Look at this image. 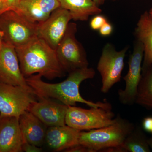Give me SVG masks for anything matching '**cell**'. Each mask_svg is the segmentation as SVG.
<instances>
[{
    "label": "cell",
    "instance_id": "4",
    "mask_svg": "<svg viewBox=\"0 0 152 152\" xmlns=\"http://www.w3.org/2000/svg\"><path fill=\"white\" fill-rule=\"evenodd\" d=\"M38 25L30 22L13 10L0 14V31L3 41L15 48L38 37Z\"/></svg>",
    "mask_w": 152,
    "mask_h": 152
},
{
    "label": "cell",
    "instance_id": "13",
    "mask_svg": "<svg viewBox=\"0 0 152 152\" xmlns=\"http://www.w3.org/2000/svg\"><path fill=\"white\" fill-rule=\"evenodd\" d=\"M19 118L0 117V152H23Z\"/></svg>",
    "mask_w": 152,
    "mask_h": 152
},
{
    "label": "cell",
    "instance_id": "2",
    "mask_svg": "<svg viewBox=\"0 0 152 152\" xmlns=\"http://www.w3.org/2000/svg\"><path fill=\"white\" fill-rule=\"evenodd\" d=\"M16 49L22 74L25 77L37 73L48 80L65 76L56 50L37 37Z\"/></svg>",
    "mask_w": 152,
    "mask_h": 152
},
{
    "label": "cell",
    "instance_id": "23",
    "mask_svg": "<svg viewBox=\"0 0 152 152\" xmlns=\"http://www.w3.org/2000/svg\"><path fill=\"white\" fill-rule=\"evenodd\" d=\"M20 1L21 0H1L6 11L9 10H15Z\"/></svg>",
    "mask_w": 152,
    "mask_h": 152
},
{
    "label": "cell",
    "instance_id": "24",
    "mask_svg": "<svg viewBox=\"0 0 152 152\" xmlns=\"http://www.w3.org/2000/svg\"><path fill=\"white\" fill-rule=\"evenodd\" d=\"M66 152H94L93 150L81 144H78L65 150Z\"/></svg>",
    "mask_w": 152,
    "mask_h": 152
},
{
    "label": "cell",
    "instance_id": "20",
    "mask_svg": "<svg viewBox=\"0 0 152 152\" xmlns=\"http://www.w3.org/2000/svg\"><path fill=\"white\" fill-rule=\"evenodd\" d=\"M121 146L126 152H151L148 139L140 128H134L125 139Z\"/></svg>",
    "mask_w": 152,
    "mask_h": 152
},
{
    "label": "cell",
    "instance_id": "10",
    "mask_svg": "<svg viewBox=\"0 0 152 152\" xmlns=\"http://www.w3.org/2000/svg\"><path fill=\"white\" fill-rule=\"evenodd\" d=\"M72 20L70 12L60 7L45 21L38 25L37 37L56 50Z\"/></svg>",
    "mask_w": 152,
    "mask_h": 152
},
{
    "label": "cell",
    "instance_id": "7",
    "mask_svg": "<svg viewBox=\"0 0 152 152\" xmlns=\"http://www.w3.org/2000/svg\"><path fill=\"white\" fill-rule=\"evenodd\" d=\"M34 90L30 87L0 82V117H15L27 111L31 103L37 100Z\"/></svg>",
    "mask_w": 152,
    "mask_h": 152
},
{
    "label": "cell",
    "instance_id": "9",
    "mask_svg": "<svg viewBox=\"0 0 152 152\" xmlns=\"http://www.w3.org/2000/svg\"><path fill=\"white\" fill-rule=\"evenodd\" d=\"M143 57V46L135 40L132 53L129 57L128 72L123 77L126 83L125 89L119 90L118 93L119 100L123 104L132 105L135 103L138 88L142 77Z\"/></svg>",
    "mask_w": 152,
    "mask_h": 152
},
{
    "label": "cell",
    "instance_id": "18",
    "mask_svg": "<svg viewBox=\"0 0 152 152\" xmlns=\"http://www.w3.org/2000/svg\"><path fill=\"white\" fill-rule=\"evenodd\" d=\"M60 7L70 13L75 21H86L91 16L100 14L102 10L94 0H58Z\"/></svg>",
    "mask_w": 152,
    "mask_h": 152
},
{
    "label": "cell",
    "instance_id": "1",
    "mask_svg": "<svg viewBox=\"0 0 152 152\" xmlns=\"http://www.w3.org/2000/svg\"><path fill=\"white\" fill-rule=\"evenodd\" d=\"M95 75L94 69L88 67L71 72L65 80L57 83L43 81L39 74L26 78V80L38 98L55 99L68 107L76 106L77 102L86 104L91 107L112 106L106 101L96 103L87 101L80 94L79 88L82 82L94 78Z\"/></svg>",
    "mask_w": 152,
    "mask_h": 152
},
{
    "label": "cell",
    "instance_id": "25",
    "mask_svg": "<svg viewBox=\"0 0 152 152\" xmlns=\"http://www.w3.org/2000/svg\"><path fill=\"white\" fill-rule=\"evenodd\" d=\"M113 26L109 22H107L102 26L99 30L100 34L103 37H108L113 32Z\"/></svg>",
    "mask_w": 152,
    "mask_h": 152
},
{
    "label": "cell",
    "instance_id": "31",
    "mask_svg": "<svg viewBox=\"0 0 152 152\" xmlns=\"http://www.w3.org/2000/svg\"><path fill=\"white\" fill-rule=\"evenodd\" d=\"M148 13L149 14L150 16H151L152 19V7L150 9L149 11H148Z\"/></svg>",
    "mask_w": 152,
    "mask_h": 152
},
{
    "label": "cell",
    "instance_id": "3",
    "mask_svg": "<svg viewBox=\"0 0 152 152\" xmlns=\"http://www.w3.org/2000/svg\"><path fill=\"white\" fill-rule=\"evenodd\" d=\"M135 128L132 123L118 115L116 121L113 124L87 132L81 131L79 144L94 152L110 147L119 146Z\"/></svg>",
    "mask_w": 152,
    "mask_h": 152
},
{
    "label": "cell",
    "instance_id": "6",
    "mask_svg": "<svg viewBox=\"0 0 152 152\" xmlns=\"http://www.w3.org/2000/svg\"><path fill=\"white\" fill-rule=\"evenodd\" d=\"M77 31V24L70 23L56 49L61 66L68 73L78 69L88 67L89 66L86 50L76 39Z\"/></svg>",
    "mask_w": 152,
    "mask_h": 152
},
{
    "label": "cell",
    "instance_id": "26",
    "mask_svg": "<svg viewBox=\"0 0 152 152\" xmlns=\"http://www.w3.org/2000/svg\"><path fill=\"white\" fill-rule=\"evenodd\" d=\"M142 125L145 131L152 134V117L145 118L143 120Z\"/></svg>",
    "mask_w": 152,
    "mask_h": 152
},
{
    "label": "cell",
    "instance_id": "28",
    "mask_svg": "<svg viewBox=\"0 0 152 152\" xmlns=\"http://www.w3.org/2000/svg\"><path fill=\"white\" fill-rule=\"evenodd\" d=\"M5 11H6L5 9L3 4V3L2 2L1 0H0V14L2 13Z\"/></svg>",
    "mask_w": 152,
    "mask_h": 152
},
{
    "label": "cell",
    "instance_id": "11",
    "mask_svg": "<svg viewBox=\"0 0 152 152\" xmlns=\"http://www.w3.org/2000/svg\"><path fill=\"white\" fill-rule=\"evenodd\" d=\"M0 82L30 87L21 71L15 48L4 41L0 45Z\"/></svg>",
    "mask_w": 152,
    "mask_h": 152
},
{
    "label": "cell",
    "instance_id": "29",
    "mask_svg": "<svg viewBox=\"0 0 152 152\" xmlns=\"http://www.w3.org/2000/svg\"><path fill=\"white\" fill-rule=\"evenodd\" d=\"M148 142L151 151H152V136L149 139H148Z\"/></svg>",
    "mask_w": 152,
    "mask_h": 152
},
{
    "label": "cell",
    "instance_id": "8",
    "mask_svg": "<svg viewBox=\"0 0 152 152\" xmlns=\"http://www.w3.org/2000/svg\"><path fill=\"white\" fill-rule=\"evenodd\" d=\"M128 49L129 47H126L118 51L110 43L104 46L97 67L102 78V93L109 92L114 85L121 81Z\"/></svg>",
    "mask_w": 152,
    "mask_h": 152
},
{
    "label": "cell",
    "instance_id": "27",
    "mask_svg": "<svg viewBox=\"0 0 152 152\" xmlns=\"http://www.w3.org/2000/svg\"><path fill=\"white\" fill-rule=\"evenodd\" d=\"M108 1V0H94L96 4L99 7L103 5L104 3L106 1ZM110 1H118V0H110Z\"/></svg>",
    "mask_w": 152,
    "mask_h": 152
},
{
    "label": "cell",
    "instance_id": "21",
    "mask_svg": "<svg viewBox=\"0 0 152 152\" xmlns=\"http://www.w3.org/2000/svg\"><path fill=\"white\" fill-rule=\"evenodd\" d=\"M107 21L105 17L99 14L96 15L91 20L90 26L92 29L97 31L99 30L102 26Z\"/></svg>",
    "mask_w": 152,
    "mask_h": 152
},
{
    "label": "cell",
    "instance_id": "22",
    "mask_svg": "<svg viewBox=\"0 0 152 152\" xmlns=\"http://www.w3.org/2000/svg\"><path fill=\"white\" fill-rule=\"evenodd\" d=\"M23 151L26 152H41L42 149L40 147L37 146L27 142H23L22 146Z\"/></svg>",
    "mask_w": 152,
    "mask_h": 152
},
{
    "label": "cell",
    "instance_id": "5",
    "mask_svg": "<svg viewBox=\"0 0 152 152\" xmlns=\"http://www.w3.org/2000/svg\"><path fill=\"white\" fill-rule=\"evenodd\" d=\"M112 106L86 109L70 106L66 114V124L80 131L107 126L116 121Z\"/></svg>",
    "mask_w": 152,
    "mask_h": 152
},
{
    "label": "cell",
    "instance_id": "16",
    "mask_svg": "<svg viewBox=\"0 0 152 152\" xmlns=\"http://www.w3.org/2000/svg\"><path fill=\"white\" fill-rule=\"evenodd\" d=\"M23 142L41 147L45 140V126L34 115L26 111L19 118Z\"/></svg>",
    "mask_w": 152,
    "mask_h": 152
},
{
    "label": "cell",
    "instance_id": "14",
    "mask_svg": "<svg viewBox=\"0 0 152 152\" xmlns=\"http://www.w3.org/2000/svg\"><path fill=\"white\" fill-rule=\"evenodd\" d=\"M60 7L58 0H21L15 11L30 22L39 24Z\"/></svg>",
    "mask_w": 152,
    "mask_h": 152
},
{
    "label": "cell",
    "instance_id": "15",
    "mask_svg": "<svg viewBox=\"0 0 152 152\" xmlns=\"http://www.w3.org/2000/svg\"><path fill=\"white\" fill-rule=\"evenodd\" d=\"M80 132L66 125L49 127L47 129L45 140L54 151H64L79 144Z\"/></svg>",
    "mask_w": 152,
    "mask_h": 152
},
{
    "label": "cell",
    "instance_id": "17",
    "mask_svg": "<svg viewBox=\"0 0 152 152\" xmlns=\"http://www.w3.org/2000/svg\"><path fill=\"white\" fill-rule=\"evenodd\" d=\"M136 40L140 42L144 48L142 71L152 64V19L148 11L141 15L135 28Z\"/></svg>",
    "mask_w": 152,
    "mask_h": 152
},
{
    "label": "cell",
    "instance_id": "12",
    "mask_svg": "<svg viewBox=\"0 0 152 152\" xmlns=\"http://www.w3.org/2000/svg\"><path fill=\"white\" fill-rule=\"evenodd\" d=\"M31 104L27 111L34 115L46 126L66 125V114L68 106L52 100L48 98H39Z\"/></svg>",
    "mask_w": 152,
    "mask_h": 152
},
{
    "label": "cell",
    "instance_id": "30",
    "mask_svg": "<svg viewBox=\"0 0 152 152\" xmlns=\"http://www.w3.org/2000/svg\"><path fill=\"white\" fill-rule=\"evenodd\" d=\"M3 42L2 36L1 33L0 31V45Z\"/></svg>",
    "mask_w": 152,
    "mask_h": 152
},
{
    "label": "cell",
    "instance_id": "19",
    "mask_svg": "<svg viewBox=\"0 0 152 152\" xmlns=\"http://www.w3.org/2000/svg\"><path fill=\"white\" fill-rule=\"evenodd\" d=\"M135 103L152 110V64L142 71Z\"/></svg>",
    "mask_w": 152,
    "mask_h": 152
}]
</instances>
